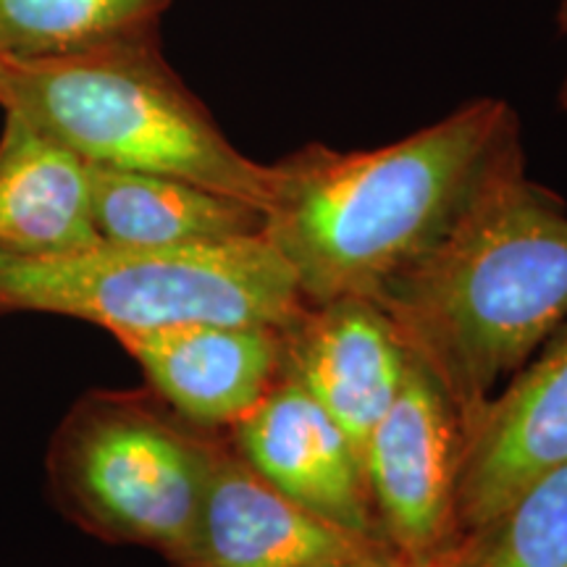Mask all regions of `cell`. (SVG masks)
<instances>
[{"instance_id": "1", "label": "cell", "mask_w": 567, "mask_h": 567, "mask_svg": "<svg viewBox=\"0 0 567 567\" xmlns=\"http://www.w3.org/2000/svg\"><path fill=\"white\" fill-rule=\"evenodd\" d=\"M368 300L465 429L567 321V205L530 179L523 142L442 237Z\"/></svg>"}, {"instance_id": "2", "label": "cell", "mask_w": 567, "mask_h": 567, "mask_svg": "<svg viewBox=\"0 0 567 567\" xmlns=\"http://www.w3.org/2000/svg\"><path fill=\"white\" fill-rule=\"evenodd\" d=\"M517 142L513 105L478 97L375 151L305 145L274 163L264 234L305 302L368 300L442 237Z\"/></svg>"}, {"instance_id": "3", "label": "cell", "mask_w": 567, "mask_h": 567, "mask_svg": "<svg viewBox=\"0 0 567 567\" xmlns=\"http://www.w3.org/2000/svg\"><path fill=\"white\" fill-rule=\"evenodd\" d=\"M0 109L92 166L163 174L268 213L274 166L247 158L163 59L158 30L53 59L0 55Z\"/></svg>"}, {"instance_id": "4", "label": "cell", "mask_w": 567, "mask_h": 567, "mask_svg": "<svg viewBox=\"0 0 567 567\" xmlns=\"http://www.w3.org/2000/svg\"><path fill=\"white\" fill-rule=\"evenodd\" d=\"M308 305L266 234L174 247L101 243L55 258L0 255V316H69L111 334L187 323L287 329Z\"/></svg>"}, {"instance_id": "5", "label": "cell", "mask_w": 567, "mask_h": 567, "mask_svg": "<svg viewBox=\"0 0 567 567\" xmlns=\"http://www.w3.org/2000/svg\"><path fill=\"white\" fill-rule=\"evenodd\" d=\"M218 434L153 389L92 392L51 444L53 494L92 534L153 547L176 565L193 542Z\"/></svg>"}, {"instance_id": "6", "label": "cell", "mask_w": 567, "mask_h": 567, "mask_svg": "<svg viewBox=\"0 0 567 567\" xmlns=\"http://www.w3.org/2000/svg\"><path fill=\"white\" fill-rule=\"evenodd\" d=\"M463 417L444 389L408 354L392 405L363 446L368 492L394 555L434 563L457 542Z\"/></svg>"}, {"instance_id": "7", "label": "cell", "mask_w": 567, "mask_h": 567, "mask_svg": "<svg viewBox=\"0 0 567 567\" xmlns=\"http://www.w3.org/2000/svg\"><path fill=\"white\" fill-rule=\"evenodd\" d=\"M567 463V321L471 417L457 478L460 534Z\"/></svg>"}, {"instance_id": "8", "label": "cell", "mask_w": 567, "mask_h": 567, "mask_svg": "<svg viewBox=\"0 0 567 567\" xmlns=\"http://www.w3.org/2000/svg\"><path fill=\"white\" fill-rule=\"evenodd\" d=\"M392 551L323 520L268 484L221 431L195 534L176 567H310Z\"/></svg>"}, {"instance_id": "9", "label": "cell", "mask_w": 567, "mask_h": 567, "mask_svg": "<svg viewBox=\"0 0 567 567\" xmlns=\"http://www.w3.org/2000/svg\"><path fill=\"white\" fill-rule=\"evenodd\" d=\"M226 434L268 484L308 513L354 536L384 542L363 457L297 381L279 375L264 402Z\"/></svg>"}, {"instance_id": "10", "label": "cell", "mask_w": 567, "mask_h": 567, "mask_svg": "<svg viewBox=\"0 0 567 567\" xmlns=\"http://www.w3.org/2000/svg\"><path fill=\"white\" fill-rule=\"evenodd\" d=\"M405 371V347L365 297L344 295L308 305L292 326L281 329L279 375L297 381L342 425L360 457Z\"/></svg>"}, {"instance_id": "11", "label": "cell", "mask_w": 567, "mask_h": 567, "mask_svg": "<svg viewBox=\"0 0 567 567\" xmlns=\"http://www.w3.org/2000/svg\"><path fill=\"white\" fill-rule=\"evenodd\" d=\"M147 386L189 423L229 431L252 413L281 373V329L187 323L113 334Z\"/></svg>"}, {"instance_id": "12", "label": "cell", "mask_w": 567, "mask_h": 567, "mask_svg": "<svg viewBox=\"0 0 567 567\" xmlns=\"http://www.w3.org/2000/svg\"><path fill=\"white\" fill-rule=\"evenodd\" d=\"M3 113L0 255L55 258L101 245L92 224L90 163L19 113Z\"/></svg>"}, {"instance_id": "13", "label": "cell", "mask_w": 567, "mask_h": 567, "mask_svg": "<svg viewBox=\"0 0 567 567\" xmlns=\"http://www.w3.org/2000/svg\"><path fill=\"white\" fill-rule=\"evenodd\" d=\"M92 224L101 243L174 247L260 237L266 213L237 197L163 174L90 163Z\"/></svg>"}, {"instance_id": "14", "label": "cell", "mask_w": 567, "mask_h": 567, "mask_svg": "<svg viewBox=\"0 0 567 567\" xmlns=\"http://www.w3.org/2000/svg\"><path fill=\"white\" fill-rule=\"evenodd\" d=\"M174 0H0V55L53 59L158 30Z\"/></svg>"}, {"instance_id": "15", "label": "cell", "mask_w": 567, "mask_h": 567, "mask_svg": "<svg viewBox=\"0 0 567 567\" xmlns=\"http://www.w3.org/2000/svg\"><path fill=\"white\" fill-rule=\"evenodd\" d=\"M434 567H567V463L463 530Z\"/></svg>"}, {"instance_id": "16", "label": "cell", "mask_w": 567, "mask_h": 567, "mask_svg": "<svg viewBox=\"0 0 567 567\" xmlns=\"http://www.w3.org/2000/svg\"><path fill=\"white\" fill-rule=\"evenodd\" d=\"M394 551H381V555H360V557H347V559H331V563L310 565V567H389Z\"/></svg>"}, {"instance_id": "17", "label": "cell", "mask_w": 567, "mask_h": 567, "mask_svg": "<svg viewBox=\"0 0 567 567\" xmlns=\"http://www.w3.org/2000/svg\"><path fill=\"white\" fill-rule=\"evenodd\" d=\"M557 27H559V32L567 34V0H563V6H559V11H557ZM557 101H559V109L567 113V76L563 80V87H559Z\"/></svg>"}, {"instance_id": "18", "label": "cell", "mask_w": 567, "mask_h": 567, "mask_svg": "<svg viewBox=\"0 0 567 567\" xmlns=\"http://www.w3.org/2000/svg\"><path fill=\"white\" fill-rule=\"evenodd\" d=\"M389 567H434V565H429V563H413V559H405V557L394 555L392 563H389Z\"/></svg>"}]
</instances>
